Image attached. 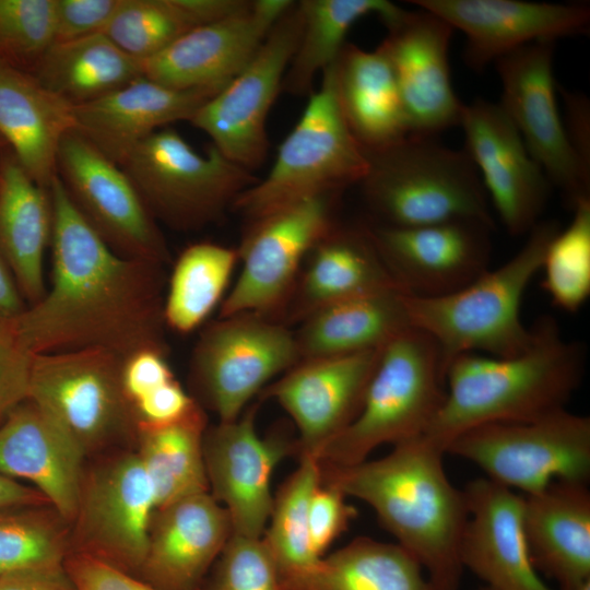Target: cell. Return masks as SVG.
<instances>
[{"mask_svg":"<svg viewBox=\"0 0 590 590\" xmlns=\"http://www.w3.org/2000/svg\"><path fill=\"white\" fill-rule=\"evenodd\" d=\"M54 226L45 295L14 317L34 354L101 349L126 357L167 350L164 266L115 252L86 223L57 175L49 185Z\"/></svg>","mask_w":590,"mask_h":590,"instance_id":"cell-1","label":"cell"},{"mask_svg":"<svg viewBox=\"0 0 590 590\" xmlns=\"http://www.w3.org/2000/svg\"><path fill=\"white\" fill-rule=\"evenodd\" d=\"M445 451L424 436L385 457L347 467L321 465V483L366 503L423 567L435 590H459V546L468 519L463 489L444 468Z\"/></svg>","mask_w":590,"mask_h":590,"instance_id":"cell-2","label":"cell"},{"mask_svg":"<svg viewBox=\"0 0 590 590\" xmlns=\"http://www.w3.org/2000/svg\"><path fill=\"white\" fill-rule=\"evenodd\" d=\"M522 353L462 354L445 371L446 394L424 437L442 449L463 432L492 423L535 421L566 409L586 368V347L543 316Z\"/></svg>","mask_w":590,"mask_h":590,"instance_id":"cell-3","label":"cell"},{"mask_svg":"<svg viewBox=\"0 0 590 590\" xmlns=\"http://www.w3.org/2000/svg\"><path fill=\"white\" fill-rule=\"evenodd\" d=\"M559 229L555 221L538 222L514 257L460 290L432 297L405 293L411 327L435 342L444 375L462 354L510 357L530 346L533 333L520 317L522 297Z\"/></svg>","mask_w":590,"mask_h":590,"instance_id":"cell-4","label":"cell"},{"mask_svg":"<svg viewBox=\"0 0 590 590\" xmlns=\"http://www.w3.org/2000/svg\"><path fill=\"white\" fill-rule=\"evenodd\" d=\"M366 153L368 168L358 185L378 224L417 227L479 221L494 226L487 194L464 150L409 134Z\"/></svg>","mask_w":590,"mask_h":590,"instance_id":"cell-5","label":"cell"},{"mask_svg":"<svg viewBox=\"0 0 590 590\" xmlns=\"http://www.w3.org/2000/svg\"><path fill=\"white\" fill-rule=\"evenodd\" d=\"M445 394L437 345L417 329L405 330L382 347L358 413L320 452V464L353 465L381 445L423 436Z\"/></svg>","mask_w":590,"mask_h":590,"instance_id":"cell-6","label":"cell"},{"mask_svg":"<svg viewBox=\"0 0 590 590\" xmlns=\"http://www.w3.org/2000/svg\"><path fill=\"white\" fill-rule=\"evenodd\" d=\"M367 168V153L342 114L331 64L267 176L244 190L232 210L250 222L305 199L343 192L359 184Z\"/></svg>","mask_w":590,"mask_h":590,"instance_id":"cell-7","label":"cell"},{"mask_svg":"<svg viewBox=\"0 0 590 590\" xmlns=\"http://www.w3.org/2000/svg\"><path fill=\"white\" fill-rule=\"evenodd\" d=\"M119 166L154 219L178 231L215 222L258 181L212 144L198 153L170 127L141 141Z\"/></svg>","mask_w":590,"mask_h":590,"instance_id":"cell-8","label":"cell"},{"mask_svg":"<svg viewBox=\"0 0 590 590\" xmlns=\"http://www.w3.org/2000/svg\"><path fill=\"white\" fill-rule=\"evenodd\" d=\"M122 357L101 349L35 354L28 399L66 429L85 457L135 445L138 425L121 384Z\"/></svg>","mask_w":590,"mask_h":590,"instance_id":"cell-9","label":"cell"},{"mask_svg":"<svg viewBox=\"0 0 590 590\" xmlns=\"http://www.w3.org/2000/svg\"><path fill=\"white\" fill-rule=\"evenodd\" d=\"M446 453L465 459L486 477L523 495L555 481L590 477V418L567 411L520 423H492L458 435Z\"/></svg>","mask_w":590,"mask_h":590,"instance_id":"cell-10","label":"cell"},{"mask_svg":"<svg viewBox=\"0 0 590 590\" xmlns=\"http://www.w3.org/2000/svg\"><path fill=\"white\" fill-rule=\"evenodd\" d=\"M341 194L305 199L248 222L237 247L240 272L217 318L256 314L279 321L308 252L338 223Z\"/></svg>","mask_w":590,"mask_h":590,"instance_id":"cell-11","label":"cell"},{"mask_svg":"<svg viewBox=\"0 0 590 590\" xmlns=\"http://www.w3.org/2000/svg\"><path fill=\"white\" fill-rule=\"evenodd\" d=\"M298 362L290 327L256 314H238L204 328L191 353L189 373L219 422H231L271 379Z\"/></svg>","mask_w":590,"mask_h":590,"instance_id":"cell-12","label":"cell"},{"mask_svg":"<svg viewBox=\"0 0 590 590\" xmlns=\"http://www.w3.org/2000/svg\"><path fill=\"white\" fill-rule=\"evenodd\" d=\"M156 500L135 451L122 450L84 469L70 523L71 552L134 575L144 560Z\"/></svg>","mask_w":590,"mask_h":590,"instance_id":"cell-13","label":"cell"},{"mask_svg":"<svg viewBox=\"0 0 590 590\" xmlns=\"http://www.w3.org/2000/svg\"><path fill=\"white\" fill-rule=\"evenodd\" d=\"M302 26V11L294 1L250 62L189 121L206 133L225 157L252 173L267 158V119L281 93Z\"/></svg>","mask_w":590,"mask_h":590,"instance_id":"cell-14","label":"cell"},{"mask_svg":"<svg viewBox=\"0 0 590 590\" xmlns=\"http://www.w3.org/2000/svg\"><path fill=\"white\" fill-rule=\"evenodd\" d=\"M56 175L86 223L122 257L165 266L158 222L123 169L75 129L60 142Z\"/></svg>","mask_w":590,"mask_h":590,"instance_id":"cell-15","label":"cell"},{"mask_svg":"<svg viewBox=\"0 0 590 590\" xmlns=\"http://www.w3.org/2000/svg\"><path fill=\"white\" fill-rule=\"evenodd\" d=\"M554 46V40L534 42L494 62L503 91L498 104L551 186L563 192L573 209L590 199V167L571 146L559 114Z\"/></svg>","mask_w":590,"mask_h":590,"instance_id":"cell-16","label":"cell"},{"mask_svg":"<svg viewBox=\"0 0 590 590\" xmlns=\"http://www.w3.org/2000/svg\"><path fill=\"white\" fill-rule=\"evenodd\" d=\"M292 0H249L240 10L198 26L141 61L142 75L177 90L221 91L253 58Z\"/></svg>","mask_w":590,"mask_h":590,"instance_id":"cell-17","label":"cell"},{"mask_svg":"<svg viewBox=\"0 0 590 590\" xmlns=\"http://www.w3.org/2000/svg\"><path fill=\"white\" fill-rule=\"evenodd\" d=\"M494 226L453 221L417 227L368 225L389 272L408 294L440 296L488 270Z\"/></svg>","mask_w":590,"mask_h":590,"instance_id":"cell-18","label":"cell"},{"mask_svg":"<svg viewBox=\"0 0 590 590\" xmlns=\"http://www.w3.org/2000/svg\"><path fill=\"white\" fill-rule=\"evenodd\" d=\"M463 149L507 232L528 234L547 201L551 184L499 104H464L459 125Z\"/></svg>","mask_w":590,"mask_h":590,"instance_id":"cell-19","label":"cell"},{"mask_svg":"<svg viewBox=\"0 0 590 590\" xmlns=\"http://www.w3.org/2000/svg\"><path fill=\"white\" fill-rule=\"evenodd\" d=\"M379 47L386 54L399 87L410 134H433L460 125L464 104L450 79L449 44L453 28L418 8L402 11L385 24Z\"/></svg>","mask_w":590,"mask_h":590,"instance_id":"cell-20","label":"cell"},{"mask_svg":"<svg viewBox=\"0 0 590 590\" xmlns=\"http://www.w3.org/2000/svg\"><path fill=\"white\" fill-rule=\"evenodd\" d=\"M256 406L231 422L206 428L203 456L209 491L228 512L233 534L262 538L273 507L271 477L292 445L262 438L255 426Z\"/></svg>","mask_w":590,"mask_h":590,"instance_id":"cell-21","label":"cell"},{"mask_svg":"<svg viewBox=\"0 0 590 590\" xmlns=\"http://www.w3.org/2000/svg\"><path fill=\"white\" fill-rule=\"evenodd\" d=\"M381 350L300 361L264 388L294 421L299 457L318 459L354 420Z\"/></svg>","mask_w":590,"mask_h":590,"instance_id":"cell-22","label":"cell"},{"mask_svg":"<svg viewBox=\"0 0 590 590\" xmlns=\"http://www.w3.org/2000/svg\"><path fill=\"white\" fill-rule=\"evenodd\" d=\"M467 37L465 64L476 71L539 40L585 35L590 26L586 3L523 0H412Z\"/></svg>","mask_w":590,"mask_h":590,"instance_id":"cell-23","label":"cell"},{"mask_svg":"<svg viewBox=\"0 0 590 590\" xmlns=\"http://www.w3.org/2000/svg\"><path fill=\"white\" fill-rule=\"evenodd\" d=\"M468 519L459 557L492 590H553L533 567L523 524L524 496L488 477L463 489Z\"/></svg>","mask_w":590,"mask_h":590,"instance_id":"cell-24","label":"cell"},{"mask_svg":"<svg viewBox=\"0 0 590 590\" xmlns=\"http://www.w3.org/2000/svg\"><path fill=\"white\" fill-rule=\"evenodd\" d=\"M85 458L66 429L31 399L0 425V473L32 483L69 524L78 507Z\"/></svg>","mask_w":590,"mask_h":590,"instance_id":"cell-25","label":"cell"},{"mask_svg":"<svg viewBox=\"0 0 590 590\" xmlns=\"http://www.w3.org/2000/svg\"><path fill=\"white\" fill-rule=\"evenodd\" d=\"M226 509L209 493L155 510L140 578L160 590H194L232 536Z\"/></svg>","mask_w":590,"mask_h":590,"instance_id":"cell-26","label":"cell"},{"mask_svg":"<svg viewBox=\"0 0 590 590\" xmlns=\"http://www.w3.org/2000/svg\"><path fill=\"white\" fill-rule=\"evenodd\" d=\"M219 92L172 88L141 75L107 95L75 105V130L120 165L145 138L176 121H190Z\"/></svg>","mask_w":590,"mask_h":590,"instance_id":"cell-27","label":"cell"},{"mask_svg":"<svg viewBox=\"0 0 590 590\" xmlns=\"http://www.w3.org/2000/svg\"><path fill=\"white\" fill-rule=\"evenodd\" d=\"M387 288L401 287L378 252L368 225L338 222L308 252L279 321L287 327L298 324L327 305Z\"/></svg>","mask_w":590,"mask_h":590,"instance_id":"cell-28","label":"cell"},{"mask_svg":"<svg viewBox=\"0 0 590 590\" xmlns=\"http://www.w3.org/2000/svg\"><path fill=\"white\" fill-rule=\"evenodd\" d=\"M524 496L523 524L531 563L560 590L590 581V492L585 483L555 481Z\"/></svg>","mask_w":590,"mask_h":590,"instance_id":"cell-29","label":"cell"},{"mask_svg":"<svg viewBox=\"0 0 590 590\" xmlns=\"http://www.w3.org/2000/svg\"><path fill=\"white\" fill-rule=\"evenodd\" d=\"M73 129V104L0 62V135L37 185L49 187L60 142Z\"/></svg>","mask_w":590,"mask_h":590,"instance_id":"cell-30","label":"cell"},{"mask_svg":"<svg viewBox=\"0 0 590 590\" xmlns=\"http://www.w3.org/2000/svg\"><path fill=\"white\" fill-rule=\"evenodd\" d=\"M52 226L49 187L37 185L7 146L0 155V252L27 306L46 293L44 259Z\"/></svg>","mask_w":590,"mask_h":590,"instance_id":"cell-31","label":"cell"},{"mask_svg":"<svg viewBox=\"0 0 590 590\" xmlns=\"http://www.w3.org/2000/svg\"><path fill=\"white\" fill-rule=\"evenodd\" d=\"M401 288L381 290L327 305L294 331L299 362L380 350L412 328Z\"/></svg>","mask_w":590,"mask_h":590,"instance_id":"cell-32","label":"cell"},{"mask_svg":"<svg viewBox=\"0 0 590 590\" xmlns=\"http://www.w3.org/2000/svg\"><path fill=\"white\" fill-rule=\"evenodd\" d=\"M333 71L342 114L365 151L386 148L410 134L392 67L379 46L369 51L346 43Z\"/></svg>","mask_w":590,"mask_h":590,"instance_id":"cell-33","label":"cell"},{"mask_svg":"<svg viewBox=\"0 0 590 590\" xmlns=\"http://www.w3.org/2000/svg\"><path fill=\"white\" fill-rule=\"evenodd\" d=\"M420 563L397 543L357 538L300 573L283 590H435Z\"/></svg>","mask_w":590,"mask_h":590,"instance_id":"cell-34","label":"cell"},{"mask_svg":"<svg viewBox=\"0 0 590 590\" xmlns=\"http://www.w3.org/2000/svg\"><path fill=\"white\" fill-rule=\"evenodd\" d=\"M69 103L81 105L142 75L141 62L103 33L52 43L33 74Z\"/></svg>","mask_w":590,"mask_h":590,"instance_id":"cell-35","label":"cell"},{"mask_svg":"<svg viewBox=\"0 0 590 590\" xmlns=\"http://www.w3.org/2000/svg\"><path fill=\"white\" fill-rule=\"evenodd\" d=\"M298 4L302 33L281 90L293 96H309L315 91L316 79L335 62L358 20L374 14L387 24L402 11L387 0H302Z\"/></svg>","mask_w":590,"mask_h":590,"instance_id":"cell-36","label":"cell"},{"mask_svg":"<svg viewBox=\"0 0 590 590\" xmlns=\"http://www.w3.org/2000/svg\"><path fill=\"white\" fill-rule=\"evenodd\" d=\"M243 5V0H121L103 34L141 62Z\"/></svg>","mask_w":590,"mask_h":590,"instance_id":"cell-37","label":"cell"},{"mask_svg":"<svg viewBox=\"0 0 590 590\" xmlns=\"http://www.w3.org/2000/svg\"><path fill=\"white\" fill-rule=\"evenodd\" d=\"M202 408L165 426L138 428L135 452L152 484L156 509L181 498L209 492Z\"/></svg>","mask_w":590,"mask_h":590,"instance_id":"cell-38","label":"cell"},{"mask_svg":"<svg viewBox=\"0 0 590 590\" xmlns=\"http://www.w3.org/2000/svg\"><path fill=\"white\" fill-rule=\"evenodd\" d=\"M238 262L237 248L209 241L185 248L166 281V328L188 334L201 327L224 300Z\"/></svg>","mask_w":590,"mask_h":590,"instance_id":"cell-39","label":"cell"},{"mask_svg":"<svg viewBox=\"0 0 590 590\" xmlns=\"http://www.w3.org/2000/svg\"><path fill=\"white\" fill-rule=\"evenodd\" d=\"M296 470L281 485L262 540L270 551L280 576L308 569L317 559L309 546L308 510L310 498L321 483L318 459L300 456Z\"/></svg>","mask_w":590,"mask_h":590,"instance_id":"cell-40","label":"cell"},{"mask_svg":"<svg viewBox=\"0 0 590 590\" xmlns=\"http://www.w3.org/2000/svg\"><path fill=\"white\" fill-rule=\"evenodd\" d=\"M70 524L50 506L0 508V576L63 566Z\"/></svg>","mask_w":590,"mask_h":590,"instance_id":"cell-41","label":"cell"},{"mask_svg":"<svg viewBox=\"0 0 590 590\" xmlns=\"http://www.w3.org/2000/svg\"><path fill=\"white\" fill-rule=\"evenodd\" d=\"M573 211L568 226L551 240L541 268L543 288L566 312H577L590 295V199Z\"/></svg>","mask_w":590,"mask_h":590,"instance_id":"cell-42","label":"cell"},{"mask_svg":"<svg viewBox=\"0 0 590 590\" xmlns=\"http://www.w3.org/2000/svg\"><path fill=\"white\" fill-rule=\"evenodd\" d=\"M55 0H0V62L34 74L54 43Z\"/></svg>","mask_w":590,"mask_h":590,"instance_id":"cell-43","label":"cell"},{"mask_svg":"<svg viewBox=\"0 0 590 590\" xmlns=\"http://www.w3.org/2000/svg\"><path fill=\"white\" fill-rule=\"evenodd\" d=\"M209 590H283L262 538L232 534L219 556Z\"/></svg>","mask_w":590,"mask_h":590,"instance_id":"cell-44","label":"cell"},{"mask_svg":"<svg viewBox=\"0 0 590 590\" xmlns=\"http://www.w3.org/2000/svg\"><path fill=\"white\" fill-rule=\"evenodd\" d=\"M34 356L21 339L14 317L0 314V425L28 399Z\"/></svg>","mask_w":590,"mask_h":590,"instance_id":"cell-45","label":"cell"},{"mask_svg":"<svg viewBox=\"0 0 590 590\" xmlns=\"http://www.w3.org/2000/svg\"><path fill=\"white\" fill-rule=\"evenodd\" d=\"M339 489L320 483L315 489L308 510V535L312 555L320 559L327 548L349 527L356 510L345 502Z\"/></svg>","mask_w":590,"mask_h":590,"instance_id":"cell-46","label":"cell"},{"mask_svg":"<svg viewBox=\"0 0 590 590\" xmlns=\"http://www.w3.org/2000/svg\"><path fill=\"white\" fill-rule=\"evenodd\" d=\"M121 0H55L54 43L103 33Z\"/></svg>","mask_w":590,"mask_h":590,"instance_id":"cell-47","label":"cell"},{"mask_svg":"<svg viewBox=\"0 0 590 590\" xmlns=\"http://www.w3.org/2000/svg\"><path fill=\"white\" fill-rule=\"evenodd\" d=\"M200 408L197 399L190 396L176 378L160 386L132 405L138 428L174 424Z\"/></svg>","mask_w":590,"mask_h":590,"instance_id":"cell-48","label":"cell"},{"mask_svg":"<svg viewBox=\"0 0 590 590\" xmlns=\"http://www.w3.org/2000/svg\"><path fill=\"white\" fill-rule=\"evenodd\" d=\"M175 378L167 350L142 349L122 358L121 384L132 405L160 386Z\"/></svg>","mask_w":590,"mask_h":590,"instance_id":"cell-49","label":"cell"},{"mask_svg":"<svg viewBox=\"0 0 590 590\" xmlns=\"http://www.w3.org/2000/svg\"><path fill=\"white\" fill-rule=\"evenodd\" d=\"M63 567L78 590H160L92 556L70 552Z\"/></svg>","mask_w":590,"mask_h":590,"instance_id":"cell-50","label":"cell"},{"mask_svg":"<svg viewBox=\"0 0 590 590\" xmlns=\"http://www.w3.org/2000/svg\"><path fill=\"white\" fill-rule=\"evenodd\" d=\"M568 140L585 165L590 167V107L582 94L562 91Z\"/></svg>","mask_w":590,"mask_h":590,"instance_id":"cell-51","label":"cell"},{"mask_svg":"<svg viewBox=\"0 0 590 590\" xmlns=\"http://www.w3.org/2000/svg\"><path fill=\"white\" fill-rule=\"evenodd\" d=\"M0 590H78L63 566L0 576Z\"/></svg>","mask_w":590,"mask_h":590,"instance_id":"cell-52","label":"cell"},{"mask_svg":"<svg viewBox=\"0 0 590 590\" xmlns=\"http://www.w3.org/2000/svg\"><path fill=\"white\" fill-rule=\"evenodd\" d=\"M50 505L36 488L0 473V508L10 506Z\"/></svg>","mask_w":590,"mask_h":590,"instance_id":"cell-53","label":"cell"},{"mask_svg":"<svg viewBox=\"0 0 590 590\" xmlns=\"http://www.w3.org/2000/svg\"><path fill=\"white\" fill-rule=\"evenodd\" d=\"M26 307L12 272L0 252V314L15 317Z\"/></svg>","mask_w":590,"mask_h":590,"instance_id":"cell-54","label":"cell"},{"mask_svg":"<svg viewBox=\"0 0 590 590\" xmlns=\"http://www.w3.org/2000/svg\"><path fill=\"white\" fill-rule=\"evenodd\" d=\"M8 146L7 142L4 141V139L0 135V155L2 154V152L4 151V149Z\"/></svg>","mask_w":590,"mask_h":590,"instance_id":"cell-55","label":"cell"},{"mask_svg":"<svg viewBox=\"0 0 590 590\" xmlns=\"http://www.w3.org/2000/svg\"><path fill=\"white\" fill-rule=\"evenodd\" d=\"M579 590H590V581H588L583 587H581Z\"/></svg>","mask_w":590,"mask_h":590,"instance_id":"cell-56","label":"cell"},{"mask_svg":"<svg viewBox=\"0 0 590 590\" xmlns=\"http://www.w3.org/2000/svg\"><path fill=\"white\" fill-rule=\"evenodd\" d=\"M480 590H492V589L488 588V587H484V588H482V589H480Z\"/></svg>","mask_w":590,"mask_h":590,"instance_id":"cell-57","label":"cell"}]
</instances>
